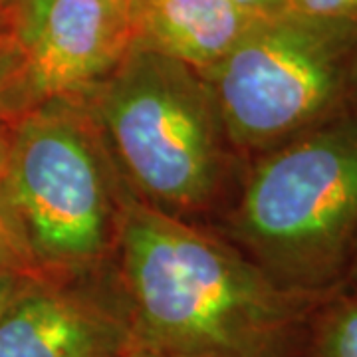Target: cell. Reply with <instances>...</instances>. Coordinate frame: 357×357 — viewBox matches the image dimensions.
Segmentation results:
<instances>
[{"mask_svg": "<svg viewBox=\"0 0 357 357\" xmlns=\"http://www.w3.org/2000/svg\"><path fill=\"white\" fill-rule=\"evenodd\" d=\"M115 252L135 340L177 356L298 357L328 300L282 288L238 246L131 191Z\"/></svg>", "mask_w": 357, "mask_h": 357, "instance_id": "6da1fadb", "label": "cell"}, {"mask_svg": "<svg viewBox=\"0 0 357 357\" xmlns=\"http://www.w3.org/2000/svg\"><path fill=\"white\" fill-rule=\"evenodd\" d=\"M230 234L286 290H344L357 246V105L255 157Z\"/></svg>", "mask_w": 357, "mask_h": 357, "instance_id": "7a4b0ae2", "label": "cell"}, {"mask_svg": "<svg viewBox=\"0 0 357 357\" xmlns=\"http://www.w3.org/2000/svg\"><path fill=\"white\" fill-rule=\"evenodd\" d=\"M77 100L131 195L181 218L213 206L234 151L215 93L197 70L133 46Z\"/></svg>", "mask_w": 357, "mask_h": 357, "instance_id": "3957f363", "label": "cell"}, {"mask_svg": "<svg viewBox=\"0 0 357 357\" xmlns=\"http://www.w3.org/2000/svg\"><path fill=\"white\" fill-rule=\"evenodd\" d=\"M0 187L44 274L74 282L115 252V165L86 105L48 100L13 121Z\"/></svg>", "mask_w": 357, "mask_h": 357, "instance_id": "277c9868", "label": "cell"}, {"mask_svg": "<svg viewBox=\"0 0 357 357\" xmlns=\"http://www.w3.org/2000/svg\"><path fill=\"white\" fill-rule=\"evenodd\" d=\"M357 20L268 14L211 72L236 155L258 157L349 107Z\"/></svg>", "mask_w": 357, "mask_h": 357, "instance_id": "5b68a950", "label": "cell"}, {"mask_svg": "<svg viewBox=\"0 0 357 357\" xmlns=\"http://www.w3.org/2000/svg\"><path fill=\"white\" fill-rule=\"evenodd\" d=\"M137 40L135 10L115 0H54L18 50L16 114L48 100L82 98L119 64Z\"/></svg>", "mask_w": 357, "mask_h": 357, "instance_id": "8992f818", "label": "cell"}, {"mask_svg": "<svg viewBox=\"0 0 357 357\" xmlns=\"http://www.w3.org/2000/svg\"><path fill=\"white\" fill-rule=\"evenodd\" d=\"M135 335L123 306L40 280L0 319V357H117Z\"/></svg>", "mask_w": 357, "mask_h": 357, "instance_id": "52a82bcc", "label": "cell"}, {"mask_svg": "<svg viewBox=\"0 0 357 357\" xmlns=\"http://www.w3.org/2000/svg\"><path fill=\"white\" fill-rule=\"evenodd\" d=\"M266 16L234 0H139L135 46L206 74Z\"/></svg>", "mask_w": 357, "mask_h": 357, "instance_id": "ba28073f", "label": "cell"}, {"mask_svg": "<svg viewBox=\"0 0 357 357\" xmlns=\"http://www.w3.org/2000/svg\"><path fill=\"white\" fill-rule=\"evenodd\" d=\"M304 357H357V292L344 288L316 310Z\"/></svg>", "mask_w": 357, "mask_h": 357, "instance_id": "9c48e42d", "label": "cell"}, {"mask_svg": "<svg viewBox=\"0 0 357 357\" xmlns=\"http://www.w3.org/2000/svg\"><path fill=\"white\" fill-rule=\"evenodd\" d=\"M0 266L14 268L20 272L34 274L38 278H44V280H50L44 274V270L40 268L30 246L26 243L24 234H22L10 206L4 199L2 187H0Z\"/></svg>", "mask_w": 357, "mask_h": 357, "instance_id": "30bf717a", "label": "cell"}, {"mask_svg": "<svg viewBox=\"0 0 357 357\" xmlns=\"http://www.w3.org/2000/svg\"><path fill=\"white\" fill-rule=\"evenodd\" d=\"M16 60H18V50L0 52V169H2L8 129L18 117L13 105V77Z\"/></svg>", "mask_w": 357, "mask_h": 357, "instance_id": "8fae6325", "label": "cell"}, {"mask_svg": "<svg viewBox=\"0 0 357 357\" xmlns=\"http://www.w3.org/2000/svg\"><path fill=\"white\" fill-rule=\"evenodd\" d=\"M282 10L324 20H357V0H286Z\"/></svg>", "mask_w": 357, "mask_h": 357, "instance_id": "7c38bea8", "label": "cell"}, {"mask_svg": "<svg viewBox=\"0 0 357 357\" xmlns=\"http://www.w3.org/2000/svg\"><path fill=\"white\" fill-rule=\"evenodd\" d=\"M54 0H24L20 10L16 14L14 20V44L16 50H22L30 38L34 36V32L38 30L40 22L44 18V14L48 10Z\"/></svg>", "mask_w": 357, "mask_h": 357, "instance_id": "4fadbf2b", "label": "cell"}, {"mask_svg": "<svg viewBox=\"0 0 357 357\" xmlns=\"http://www.w3.org/2000/svg\"><path fill=\"white\" fill-rule=\"evenodd\" d=\"M40 280H44V278L14 270V268L0 266V319L4 318V314L16 304V300L26 290H30Z\"/></svg>", "mask_w": 357, "mask_h": 357, "instance_id": "5bb4252c", "label": "cell"}, {"mask_svg": "<svg viewBox=\"0 0 357 357\" xmlns=\"http://www.w3.org/2000/svg\"><path fill=\"white\" fill-rule=\"evenodd\" d=\"M117 357H185L177 356V354H169V351H163V349H157L153 345L143 344V342H137L133 340V344L129 345L128 349Z\"/></svg>", "mask_w": 357, "mask_h": 357, "instance_id": "9a60e30c", "label": "cell"}, {"mask_svg": "<svg viewBox=\"0 0 357 357\" xmlns=\"http://www.w3.org/2000/svg\"><path fill=\"white\" fill-rule=\"evenodd\" d=\"M24 0H0V24L4 26L14 38V20Z\"/></svg>", "mask_w": 357, "mask_h": 357, "instance_id": "2e32d148", "label": "cell"}, {"mask_svg": "<svg viewBox=\"0 0 357 357\" xmlns=\"http://www.w3.org/2000/svg\"><path fill=\"white\" fill-rule=\"evenodd\" d=\"M234 2L244 6V8H248V10H255V13L272 14L280 13L286 0H234Z\"/></svg>", "mask_w": 357, "mask_h": 357, "instance_id": "e0dca14e", "label": "cell"}, {"mask_svg": "<svg viewBox=\"0 0 357 357\" xmlns=\"http://www.w3.org/2000/svg\"><path fill=\"white\" fill-rule=\"evenodd\" d=\"M357 105V50L351 66V74H349V107Z\"/></svg>", "mask_w": 357, "mask_h": 357, "instance_id": "ac0fdd59", "label": "cell"}, {"mask_svg": "<svg viewBox=\"0 0 357 357\" xmlns=\"http://www.w3.org/2000/svg\"><path fill=\"white\" fill-rule=\"evenodd\" d=\"M345 290L357 292V246H356V252H354V260H351V266H349V272H347Z\"/></svg>", "mask_w": 357, "mask_h": 357, "instance_id": "d6986e66", "label": "cell"}, {"mask_svg": "<svg viewBox=\"0 0 357 357\" xmlns=\"http://www.w3.org/2000/svg\"><path fill=\"white\" fill-rule=\"evenodd\" d=\"M8 50H16V44H14L13 34L0 24V52H8Z\"/></svg>", "mask_w": 357, "mask_h": 357, "instance_id": "ffe728a7", "label": "cell"}, {"mask_svg": "<svg viewBox=\"0 0 357 357\" xmlns=\"http://www.w3.org/2000/svg\"><path fill=\"white\" fill-rule=\"evenodd\" d=\"M115 2H119V4H123V6H129V8H137V4H139V0H115Z\"/></svg>", "mask_w": 357, "mask_h": 357, "instance_id": "44dd1931", "label": "cell"}]
</instances>
